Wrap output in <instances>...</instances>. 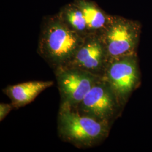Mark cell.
<instances>
[{
	"label": "cell",
	"mask_w": 152,
	"mask_h": 152,
	"mask_svg": "<svg viewBox=\"0 0 152 152\" xmlns=\"http://www.w3.org/2000/svg\"><path fill=\"white\" fill-rule=\"evenodd\" d=\"M84 38L58 15L50 19L45 25L39 50L53 64L64 67L74 57Z\"/></svg>",
	"instance_id": "obj_1"
},
{
	"label": "cell",
	"mask_w": 152,
	"mask_h": 152,
	"mask_svg": "<svg viewBox=\"0 0 152 152\" xmlns=\"http://www.w3.org/2000/svg\"><path fill=\"white\" fill-rule=\"evenodd\" d=\"M109 122L73 111L65 105L59 118L60 134L68 141L83 146H92L108 135Z\"/></svg>",
	"instance_id": "obj_2"
},
{
	"label": "cell",
	"mask_w": 152,
	"mask_h": 152,
	"mask_svg": "<svg viewBox=\"0 0 152 152\" xmlns=\"http://www.w3.org/2000/svg\"><path fill=\"white\" fill-rule=\"evenodd\" d=\"M99 34L109 61L137 54L141 24L136 20L121 16H112L108 24Z\"/></svg>",
	"instance_id": "obj_3"
},
{
	"label": "cell",
	"mask_w": 152,
	"mask_h": 152,
	"mask_svg": "<svg viewBox=\"0 0 152 152\" xmlns=\"http://www.w3.org/2000/svg\"><path fill=\"white\" fill-rule=\"evenodd\" d=\"M102 78L108 84L119 104L125 103L140 83L137 54L108 61Z\"/></svg>",
	"instance_id": "obj_4"
},
{
	"label": "cell",
	"mask_w": 152,
	"mask_h": 152,
	"mask_svg": "<svg viewBox=\"0 0 152 152\" xmlns=\"http://www.w3.org/2000/svg\"><path fill=\"white\" fill-rule=\"evenodd\" d=\"M108 62L107 54L99 34H91L85 37L74 57L64 67L81 69L102 77Z\"/></svg>",
	"instance_id": "obj_5"
},
{
	"label": "cell",
	"mask_w": 152,
	"mask_h": 152,
	"mask_svg": "<svg viewBox=\"0 0 152 152\" xmlns=\"http://www.w3.org/2000/svg\"><path fill=\"white\" fill-rule=\"evenodd\" d=\"M79 105L81 114L110 123L120 104L108 84L102 78Z\"/></svg>",
	"instance_id": "obj_6"
},
{
	"label": "cell",
	"mask_w": 152,
	"mask_h": 152,
	"mask_svg": "<svg viewBox=\"0 0 152 152\" xmlns=\"http://www.w3.org/2000/svg\"><path fill=\"white\" fill-rule=\"evenodd\" d=\"M58 75L60 91L65 105L79 104L102 77L81 69L62 67Z\"/></svg>",
	"instance_id": "obj_7"
},
{
	"label": "cell",
	"mask_w": 152,
	"mask_h": 152,
	"mask_svg": "<svg viewBox=\"0 0 152 152\" xmlns=\"http://www.w3.org/2000/svg\"><path fill=\"white\" fill-rule=\"evenodd\" d=\"M53 81H29L6 88L5 92L10 98L12 105L20 107L31 103L37 96L53 85Z\"/></svg>",
	"instance_id": "obj_8"
},
{
	"label": "cell",
	"mask_w": 152,
	"mask_h": 152,
	"mask_svg": "<svg viewBox=\"0 0 152 152\" xmlns=\"http://www.w3.org/2000/svg\"><path fill=\"white\" fill-rule=\"evenodd\" d=\"M85 18L89 34H99L107 26L111 18L96 4L89 0H76Z\"/></svg>",
	"instance_id": "obj_9"
},
{
	"label": "cell",
	"mask_w": 152,
	"mask_h": 152,
	"mask_svg": "<svg viewBox=\"0 0 152 152\" xmlns=\"http://www.w3.org/2000/svg\"><path fill=\"white\" fill-rule=\"evenodd\" d=\"M58 16L69 27L83 37L90 34L81 10L75 3L65 6L61 10Z\"/></svg>",
	"instance_id": "obj_10"
},
{
	"label": "cell",
	"mask_w": 152,
	"mask_h": 152,
	"mask_svg": "<svg viewBox=\"0 0 152 152\" xmlns=\"http://www.w3.org/2000/svg\"><path fill=\"white\" fill-rule=\"evenodd\" d=\"M12 109V105L7 104H1L0 105V119L1 121L10 112Z\"/></svg>",
	"instance_id": "obj_11"
}]
</instances>
